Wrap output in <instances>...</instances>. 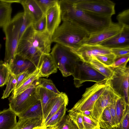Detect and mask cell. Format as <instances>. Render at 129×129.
I'll use <instances>...</instances> for the list:
<instances>
[{
	"label": "cell",
	"instance_id": "cell-50",
	"mask_svg": "<svg viewBox=\"0 0 129 129\" xmlns=\"http://www.w3.org/2000/svg\"><path fill=\"white\" fill-rule=\"evenodd\" d=\"M107 129H118L117 127H113Z\"/></svg>",
	"mask_w": 129,
	"mask_h": 129
},
{
	"label": "cell",
	"instance_id": "cell-9",
	"mask_svg": "<svg viewBox=\"0 0 129 129\" xmlns=\"http://www.w3.org/2000/svg\"><path fill=\"white\" fill-rule=\"evenodd\" d=\"M113 75L109 79V85L115 92L122 98L126 105H129L128 96L129 68H113Z\"/></svg>",
	"mask_w": 129,
	"mask_h": 129
},
{
	"label": "cell",
	"instance_id": "cell-13",
	"mask_svg": "<svg viewBox=\"0 0 129 129\" xmlns=\"http://www.w3.org/2000/svg\"><path fill=\"white\" fill-rule=\"evenodd\" d=\"M71 50L82 61L87 63L93 57L112 53L110 49L99 45H83L76 50Z\"/></svg>",
	"mask_w": 129,
	"mask_h": 129
},
{
	"label": "cell",
	"instance_id": "cell-29",
	"mask_svg": "<svg viewBox=\"0 0 129 129\" xmlns=\"http://www.w3.org/2000/svg\"><path fill=\"white\" fill-rule=\"evenodd\" d=\"M127 105L124 99L120 97L117 99L116 103V113L118 122L119 123L122 119Z\"/></svg>",
	"mask_w": 129,
	"mask_h": 129
},
{
	"label": "cell",
	"instance_id": "cell-15",
	"mask_svg": "<svg viewBox=\"0 0 129 129\" xmlns=\"http://www.w3.org/2000/svg\"><path fill=\"white\" fill-rule=\"evenodd\" d=\"M24 9V15L33 24L39 20L45 15L35 0H21Z\"/></svg>",
	"mask_w": 129,
	"mask_h": 129
},
{
	"label": "cell",
	"instance_id": "cell-4",
	"mask_svg": "<svg viewBox=\"0 0 129 129\" xmlns=\"http://www.w3.org/2000/svg\"><path fill=\"white\" fill-rule=\"evenodd\" d=\"M23 16V12L17 13L2 28L6 38L4 63L9 67L17 54L20 31Z\"/></svg>",
	"mask_w": 129,
	"mask_h": 129
},
{
	"label": "cell",
	"instance_id": "cell-46",
	"mask_svg": "<svg viewBox=\"0 0 129 129\" xmlns=\"http://www.w3.org/2000/svg\"><path fill=\"white\" fill-rule=\"evenodd\" d=\"M4 2L12 4L13 3H20L21 0H2Z\"/></svg>",
	"mask_w": 129,
	"mask_h": 129
},
{
	"label": "cell",
	"instance_id": "cell-40",
	"mask_svg": "<svg viewBox=\"0 0 129 129\" xmlns=\"http://www.w3.org/2000/svg\"><path fill=\"white\" fill-rule=\"evenodd\" d=\"M32 26L36 32L43 33L47 31L45 15H44L39 20L32 24Z\"/></svg>",
	"mask_w": 129,
	"mask_h": 129
},
{
	"label": "cell",
	"instance_id": "cell-35",
	"mask_svg": "<svg viewBox=\"0 0 129 129\" xmlns=\"http://www.w3.org/2000/svg\"><path fill=\"white\" fill-rule=\"evenodd\" d=\"M56 126L57 129H79L68 115L65 116Z\"/></svg>",
	"mask_w": 129,
	"mask_h": 129
},
{
	"label": "cell",
	"instance_id": "cell-26",
	"mask_svg": "<svg viewBox=\"0 0 129 129\" xmlns=\"http://www.w3.org/2000/svg\"><path fill=\"white\" fill-rule=\"evenodd\" d=\"M87 63L107 78H111L113 72L110 67H106L94 57L91 59Z\"/></svg>",
	"mask_w": 129,
	"mask_h": 129
},
{
	"label": "cell",
	"instance_id": "cell-49",
	"mask_svg": "<svg viewBox=\"0 0 129 129\" xmlns=\"http://www.w3.org/2000/svg\"><path fill=\"white\" fill-rule=\"evenodd\" d=\"M1 47H2V45H1V44H0V49H1ZM3 63H4V62H3V61L0 60V64H1Z\"/></svg>",
	"mask_w": 129,
	"mask_h": 129
},
{
	"label": "cell",
	"instance_id": "cell-17",
	"mask_svg": "<svg viewBox=\"0 0 129 129\" xmlns=\"http://www.w3.org/2000/svg\"><path fill=\"white\" fill-rule=\"evenodd\" d=\"M36 92L38 100L40 101L42 107L43 125L52 100L59 94L44 88L38 85V84L36 87Z\"/></svg>",
	"mask_w": 129,
	"mask_h": 129
},
{
	"label": "cell",
	"instance_id": "cell-41",
	"mask_svg": "<svg viewBox=\"0 0 129 129\" xmlns=\"http://www.w3.org/2000/svg\"><path fill=\"white\" fill-rule=\"evenodd\" d=\"M119 97V96L115 99L108 106L114 127H117L119 125L116 115V103L117 99Z\"/></svg>",
	"mask_w": 129,
	"mask_h": 129
},
{
	"label": "cell",
	"instance_id": "cell-19",
	"mask_svg": "<svg viewBox=\"0 0 129 129\" xmlns=\"http://www.w3.org/2000/svg\"><path fill=\"white\" fill-rule=\"evenodd\" d=\"M40 77H48L57 72V68L50 53H43L41 57L38 68Z\"/></svg>",
	"mask_w": 129,
	"mask_h": 129
},
{
	"label": "cell",
	"instance_id": "cell-12",
	"mask_svg": "<svg viewBox=\"0 0 129 129\" xmlns=\"http://www.w3.org/2000/svg\"><path fill=\"white\" fill-rule=\"evenodd\" d=\"M118 96L109 84L95 103L91 111L92 117L99 122L100 117L105 109Z\"/></svg>",
	"mask_w": 129,
	"mask_h": 129
},
{
	"label": "cell",
	"instance_id": "cell-39",
	"mask_svg": "<svg viewBox=\"0 0 129 129\" xmlns=\"http://www.w3.org/2000/svg\"><path fill=\"white\" fill-rule=\"evenodd\" d=\"M111 52L115 56V59L129 56V46L116 47L110 49Z\"/></svg>",
	"mask_w": 129,
	"mask_h": 129
},
{
	"label": "cell",
	"instance_id": "cell-38",
	"mask_svg": "<svg viewBox=\"0 0 129 129\" xmlns=\"http://www.w3.org/2000/svg\"><path fill=\"white\" fill-rule=\"evenodd\" d=\"M82 115L83 129H95L100 127L99 123L97 121L93 118H90Z\"/></svg>",
	"mask_w": 129,
	"mask_h": 129
},
{
	"label": "cell",
	"instance_id": "cell-20",
	"mask_svg": "<svg viewBox=\"0 0 129 129\" xmlns=\"http://www.w3.org/2000/svg\"><path fill=\"white\" fill-rule=\"evenodd\" d=\"M16 116L9 108L0 111V129H13L17 122Z\"/></svg>",
	"mask_w": 129,
	"mask_h": 129
},
{
	"label": "cell",
	"instance_id": "cell-21",
	"mask_svg": "<svg viewBox=\"0 0 129 129\" xmlns=\"http://www.w3.org/2000/svg\"><path fill=\"white\" fill-rule=\"evenodd\" d=\"M68 96L66 93L63 92H61L60 94L54 98L51 101L43 125L46 122L63 104L66 103H68Z\"/></svg>",
	"mask_w": 129,
	"mask_h": 129
},
{
	"label": "cell",
	"instance_id": "cell-5",
	"mask_svg": "<svg viewBox=\"0 0 129 129\" xmlns=\"http://www.w3.org/2000/svg\"><path fill=\"white\" fill-rule=\"evenodd\" d=\"M50 54L64 77L72 75L77 64L81 61L70 49L57 44L54 46Z\"/></svg>",
	"mask_w": 129,
	"mask_h": 129
},
{
	"label": "cell",
	"instance_id": "cell-25",
	"mask_svg": "<svg viewBox=\"0 0 129 129\" xmlns=\"http://www.w3.org/2000/svg\"><path fill=\"white\" fill-rule=\"evenodd\" d=\"M43 118H19L18 122L13 129H33L43 125Z\"/></svg>",
	"mask_w": 129,
	"mask_h": 129
},
{
	"label": "cell",
	"instance_id": "cell-37",
	"mask_svg": "<svg viewBox=\"0 0 129 129\" xmlns=\"http://www.w3.org/2000/svg\"><path fill=\"white\" fill-rule=\"evenodd\" d=\"M118 23L123 26L129 27V9L119 13L117 16Z\"/></svg>",
	"mask_w": 129,
	"mask_h": 129
},
{
	"label": "cell",
	"instance_id": "cell-22",
	"mask_svg": "<svg viewBox=\"0 0 129 129\" xmlns=\"http://www.w3.org/2000/svg\"><path fill=\"white\" fill-rule=\"evenodd\" d=\"M39 73V69L37 68L33 72L29 74L19 87L13 91L11 96L13 97H15L26 90L35 81L40 78Z\"/></svg>",
	"mask_w": 129,
	"mask_h": 129
},
{
	"label": "cell",
	"instance_id": "cell-2",
	"mask_svg": "<svg viewBox=\"0 0 129 129\" xmlns=\"http://www.w3.org/2000/svg\"><path fill=\"white\" fill-rule=\"evenodd\" d=\"M32 24L21 36L17 50V54L28 59L34 58L42 53H49L52 42V35L47 31L43 33L36 31Z\"/></svg>",
	"mask_w": 129,
	"mask_h": 129
},
{
	"label": "cell",
	"instance_id": "cell-52",
	"mask_svg": "<svg viewBox=\"0 0 129 129\" xmlns=\"http://www.w3.org/2000/svg\"><path fill=\"white\" fill-rule=\"evenodd\" d=\"M99 129H102L100 127L99 128Z\"/></svg>",
	"mask_w": 129,
	"mask_h": 129
},
{
	"label": "cell",
	"instance_id": "cell-6",
	"mask_svg": "<svg viewBox=\"0 0 129 129\" xmlns=\"http://www.w3.org/2000/svg\"><path fill=\"white\" fill-rule=\"evenodd\" d=\"M109 79H106L86 88L81 99L68 111L79 112L92 111L95 103L109 85Z\"/></svg>",
	"mask_w": 129,
	"mask_h": 129
},
{
	"label": "cell",
	"instance_id": "cell-30",
	"mask_svg": "<svg viewBox=\"0 0 129 129\" xmlns=\"http://www.w3.org/2000/svg\"><path fill=\"white\" fill-rule=\"evenodd\" d=\"M16 83V75L11 73L6 88L4 91L2 99H4L9 96L11 92L14 90Z\"/></svg>",
	"mask_w": 129,
	"mask_h": 129
},
{
	"label": "cell",
	"instance_id": "cell-27",
	"mask_svg": "<svg viewBox=\"0 0 129 129\" xmlns=\"http://www.w3.org/2000/svg\"><path fill=\"white\" fill-rule=\"evenodd\" d=\"M68 103H66L63 104L44 125L46 127L57 126L65 116L67 110L66 107Z\"/></svg>",
	"mask_w": 129,
	"mask_h": 129
},
{
	"label": "cell",
	"instance_id": "cell-43",
	"mask_svg": "<svg viewBox=\"0 0 129 129\" xmlns=\"http://www.w3.org/2000/svg\"><path fill=\"white\" fill-rule=\"evenodd\" d=\"M129 59V56L119 58L115 59L113 64L109 67L113 68L125 67Z\"/></svg>",
	"mask_w": 129,
	"mask_h": 129
},
{
	"label": "cell",
	"instance_id": "cell-23",
	"mask_svg": "<svg viewBox=\"0 0 129 129\" xmlns=\"http://www.w3.org/2000/svg\"><path fill=\"white\" fill-rule=\"evenodd\" d=\"M19 118H43L42 107L39 100L24 112L17 115Z\"/></svg>",
	"mask_w": 129,
	"mask_h": 129
},
{
	"label": "cell",
	"instance_id": "cell-11",
	"mask_svg": "<svg viewBox=\"0 0 129 129\" xmlns=\"http://www.w3.org/2000/svg\"><path fill=\"white\" fill-rule=\"evenodd\" d=\"M123 27V26L118 23L112 22L105 28L90 34L88 37L82 42V45H99L119 33Z\"/></svg>",
	"mask_w": 129,
	"mask_h": 129
},
{
	"label": "cell",
	"instance_id": "cell-28",
	"mask_svg": "<svg viewBox=\"0 0 129 129\" xmlns=\"http://www.w3.org/2000/svg\"><path fill=\"white\" fill-rule=\"evenodd\" d=\"M99 123L100 127L102 129H107L114 127L108 106L103 112L100 118Z\"/></svg>",
	"mask_w": 129,
	"mask_h": 129
},
{
	"label": "cell",
	"instance_id": "cell-1",
	"mask_svg": "<svg viewBox=\"0 0 129 129\" xmlns=\"http://www.w3.org/2000/svg\"><path fill=\"white\" fill-rule=\"evenodd\" d=\"M58 4L62 21L76 23L89 35L105 28L112 22L111 17L100 16L76 8L72 0H59Z\"/></svg>",
	"mask_w": 129,
	"mask_h": 129
},
{
	"label": "cell",
	"instance_id": "cell-45",
	"mask_svg": "<svg viewBox=\"0 0 129 129\" xmlns=\"http://www.w3.org/2000/svg\"><path fill=\"white\" fill-rule=\"evenodd\" d=\"M91 111H86L79 112V113H81L82 115H84L89 118H93L91 116Z\"/></svg>",
	"mask_w": 129,
	"mask_h": 129
},
{
	"label": "cell",
	"instance_id": "cell-34",
	"mask_svg": "<svg viewBox=\"0 0 129 129\" xmlns=\"http://www.w3.org/2000/svg\"><path fill=\"white\" fill-rule=\"evenodd\" d=\"M38 85L57 94H60L61 93L50 79L40 78L38 80Z\"/></svg>",
	"mask_w": 129,
	"mask_h": 129
},
{
	"label": "cell",
	"instance_id": "cell-24",
	"mask_svg": "<svg viewBox=\"0 0 129 129\" xmlns=\"http://www.w3.org/2000/svg\"><path fill=\"white\" fill-rule=\"evenodd\" d=\"M11 4L0 0V27H3L12 18Z\"/></svg>",
	"mask_w": 129,
	"mask_h": 129
},
{
	"label": "cell",
	"instance_id": "cell-18",
	"mask_svg": "<svg viewBox=\"0 0 129 129\" xmlns=\"http://www.w3.org/2000/svg\"><path fill=\"white\" fill-rule=\"evenodd\" d=\"M9 68L11 73L15 75L27 71L31 73L37 69L30 61L18 54L16 55Z\"/></svg>",
	"mask_w": 129,
	"mask_h": 129
},
{
	"label": "cell",
	"instance_id": "cell-14",
	"mask_svg": "<svg viewBox=\"0 0 129 129\" xmlns=\"http://www.w3.org/2000/svg\"><path fill=\"white\" fill-rule=\"evenodd\" d=\"M98 45L110 49L129 46V27L123 26L119 33Z\"/></svg>",
	"mask_w": 129,
	"mask_h": 129
},
{
	"label": "cell",
	"instance_id": "cell-51",
	"mask_svg": "<svg viewBox=\"0 0 129 129\" xmlns=\"http://www.w3.org/2000/svg\"><path fill=\"white\" fill-rule=\"evenodd\" d=\"M100 128V127H98V128H96L95 129H99Z\"/></svg>",
	"mask_w": 129,
	"mask_h": 129
},
{
	"label": "cell",
	"instance_id": "cell-31",
	"mask_svg": "<svg viewBox=\"0 0 129 129\" xmlns=\"http://www.w3.org/2000/svg\"><path fill=\"white\" fill-rule=\"evenodd\" d=\"M10 73L8 66L4 63L0 64V87L7 84Z\"/></svg>",
	"mask_w": 129,
	"mask_h": 129
},
{
	"label": "cell",
	"instance_id": "cell-10",
	"mask_svg": "<svg viewBox=\"0 0 129 129\" xmlns=\"http://www.w3.org/2000/svg\"><path fill=\"white\" fill-rule=\"evenodd\" d=\"M72 75L74 77L75 86L78 88L86 81L98 83L107 79L87 63L82 61L77 64Z\"/></svg>",
	"mask_w": 129,
	"mask_h": 129
},
{
	"label": "cell",
	"instance_id": "cell-44",
	"mask_svg": "<svg viewBox=\"0 0 129 129\" xmlns=\"http://www.w3.org/2000/svg\"><path fill=\"white\" fill-rule=\"evenodd\" d=\"M31 73L29 71H27L16 75L17 83L14 90L19 87L27 76Z\"/></svg>",
	"mask_w": 129,
	"mask_h": 129
},
{
	"label": "cell",
	"instance_id": "cell-47",
	"mask_svg": "<svg viewBox=\"0 0 129 129\" xmlns=\"http://www.w3.org/2000/svg\"><path fill=\"white\" fill-rule=\"evenodd\" d=\"M46 127L43 125L35 127L33 129H46Z\"/></svg>",
	"mask_w": 129,
	"mask_h": 129
},
{
	"label": "cell",
	"instance_id": "cell-8",
	"mask_svg": "<svg viewBox=\"0 0 129 129\" xmlns=\"http://www.w3.org/2000/svg\"><path fill=\"white\" fill-rule=\"evenodd\" d=\"M38 79L35 81L26 90L16 96H11L9 98V108L17 116L25 111L39 100L36 92Z\"/></svg>",
	"mask_w": 129,
	"mask_h": 129
},
{
	"label": "cell",
	"instance_id": "cell-42",
	"mask_svg": "<svg viewBox=\"0 0 129 129\" xmlns=\"http://www.w3.org/2000/svg\"><path fill=\"white\" fill-rule=\"evenodd\" d=\"M129 106H127L121 120L119 123L118 129H129Z\"/></svg>",
	"mask_w": 129,
	"mask_h": 129
},
{
	"label": "cell",
	"instance_id": "cell-48",
	"mask_svg": "<svg viewBox=\"0 0 129 129\" xmlns=\"http://www.w3.org/2000/svg\"><path fill=\"white\" fill-rule=\"evenodd\" d=\"M46 129H57L56 126H52L46 128Z\"/></svg>",
	"mask_w": 129,
	"mask_h": 129
},
{
	"label": "cell",
	"instance_id": "cell-7",
	"mask_svg": "<svg viewBox=\"0 0 129 129\" xmlns=\"http://www.w3.org/2000/svg\"><path fill=\"white\" fill-rule=\"evenodd\" d=\"M74 6L82 10L109 17L115 14V4L109 0H72Z\"/></svg>",
	"mask_w": 129,
	"mask_h": 129
},
{
	"label": "cell",
	"instance_id": "cell-16",
	"mask_svg": "<svg viewBox=\"0 0 129 129\" xmlns=\"http://www.w3.org/2000/svg\"><path fill=\"white\" fill-rule=\"evenodd\" d=\"M45 15L46 18L47 31L52 35L59 26L61 20L58 3L49 9Z\"/></svg>",
	"mask_w": 129,
	"mask_h": 129
},
{
	"label": "cell",
	"instance_id": "cell-3",
	"mask_svg": "<svg viewBox=\"0 0 129 129\" xmlns=\"http://www.w3.org/2000/svg\"><path fill=\"white\" fill-rule=\"evenodd\" d=\"M89 35L76 23L63 21L52 35V41L74 50L81 46L82 42Z\"/></svg>",
	"mask_w": 129,
	"mask_h": 129
},
{
	"label": "cell",
	"instance_id": "cell-33",
	"mask_svg": "<svg viewBox=\"0 0 129 129\" xmlns=\"http://www.w3.org/2000/svg\"><path fill=\"white\" fill-rule=\"evenodd\" d=\"M94 57L107 67L111 66L114 62L116 58L115 56L112 53L98 55Z\"/></svg>",
	"mask_w": 129,
	"mask_h": 129
},
{
	"label": "cell",
	"instance_id": "cell-36",
	"mask_svg": "<svg viewBox=\"0 0 129 129\" xmlns=\"http://www.w3.org/2000/svg\"><path fill=\"white\" fill-rule=\"evenodd\" d=\"M68 115L71 119L77 126L79 129H83L82 114L77 112L68 111Z\"/></svg>",
	"mask_w": 129,
	"mask_h": 129
},
{
	"label": "cell",
	"instance_id": "cell-32",
	"mask_svg": "<svg viewBox=\"0 0 129 129\" xmlns=\"http://www.w3.org/2000/svg\"><path fill=\"white\" fill-rule=\"evenodd\" d=\"M44 15L51 8L58 3V0H35Z\"/></svg>",
	"mask_w": 129,
	"mask_h": 129
}]
</instances>
